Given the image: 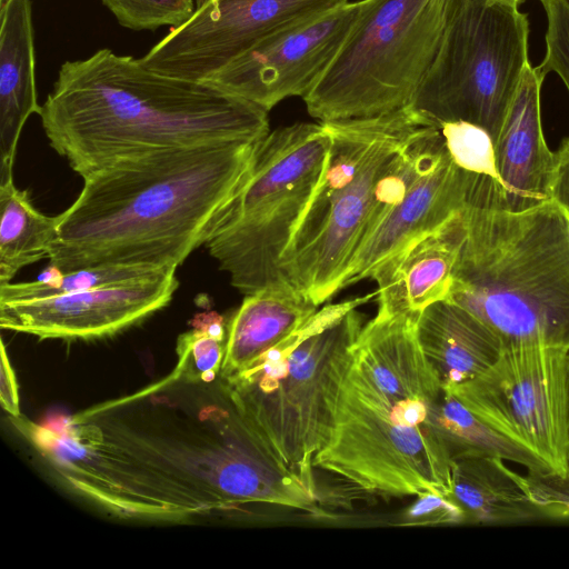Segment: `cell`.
Listing matches in <instances>:
<instances>
[{"mask_svg": "<svg viewBox=\"0 0 569 569\" xmlns=\"http://www.w3.org/2000/svg\"><path fill=\"white\" fill-rule=\"evenodd\" d=\"M528 40L516 0H446L436 56L409 107L439 126L477 124L495 143L530 62Z\"/></svg>", "mask_w": 569, "mask_h": 569, "instance_id": "9c48e42d", "label": "cell"}, {"mask_svg": "<svg viewBox=\"0 0 569 569\" xmlns=\"http://www.w3.org/2000/svg\"><path fill=\"white\" fill-rule=\"evenodd\" d=\"M123 28L141 31L177 28L196 10L194 0H100Z\"/></svg>", "mask_w": 569, "mask_h": 569, "instance_id": "484cf974", "label": "cell"}, {"mask_svg": "<svg viewBox=\"0 0 569 569\" xmlns=\"http://www.w3.org/2000/svg\"><path fill=\"white\" fill-rule=\"evenodd\" d=\"M350 0H208L142 58L161 74L206 81L257 46Z\"/></svg>", "mask_w": 569, "mask_h": 569, "instance_id": "7c38bea8", "label": "cell"}, {"mask_svg": "<svg viewBox=\"0 0 569 569\" xmlns=\"http://www.w3.org/2000/svg\"><path fill=\"white\" fill-rule=\"evenodd\" d=\"M440 130L453 162L468 172L492 179L498 184L499 194L495 143L489 132L466 121L443 122Z\"/></svg>", "mask_w": 569, "mask_h": 569, "instance_id": "d4e9b609", "label": "cell"}, {"mask_svg": "<svg viewBox=\"0 0 569 569\" xmlns=\"http://www.w3.org/2000/svg\"><path fill=\"white\" fill-rule=\"evenodd\" d=\"M9 419L57 481L118 518L209 522L252 505L326 516L319 495L259 441L220 373L202 379L176 365L60 426Z\"/></svg>", "mask_w": 569, "mask_h": 569, "instance_id": "6da1fadb", "label": "cell"}, {"mask_svg": "<svg viewBox=\"0 0 569 569\" xmlns=\"http://www.w3.org/2000/svg\"><path fill=\"white\" fill-rule=\"evenodd\" d=\"M0 401L2 409L8 412L9 417H18L21 415L18 383L3 342H1Z\"/></svg>", "mask_w": 569, "mask_h": 569, "instance_id": "4dcf8cb0", "label": "cell"}, {"mask_svg": "<svg viewBox=\"0 0 569 569\" xmlns=\"http://www.w3.org/2000/svg\"><path fill=\"white\" fill-rule=\"evenodd\" d=\"M518 3L522 2L523 0H516Z\"/></svg>", "mask_w": 569, "mask_h": 569, "instance_id": "836d02e7", "label": "cell"}, {"mask_svg": "<svg viewBox=\"0 0 569 569\" xmlns=\"http://www.w3.org/2000/svg\"><path fill=\"white\" fill-rule=\"evenodd\" d=\"M447 300L502 345L569 348V216L550 200L526 210L467 200Z\"/></svg>", "mask_w": 569, "mask_h": 569, "instance_id": "5b68a950", "label": "cell"}, {"mask_svg": "<svg viewBox=\"0 0 569 569\" xmlns=\"http://www.w3.org/2000/svg\"><path fill=\"white\" fill-rule=\"evenodd\" d=\"M376 0H358L270 39L234 59L209 81L268 112L307 96Z\"/></svg>", "mask_w": 569, "mask_h": 569, "instance_id": "4fadbf2b", "label": "cell"}, {"mask_svg": "<svg viewBox=\"0 0 569 569\" xmlns=\"http://www.w3.org/2000/svg\"><path fill=\"white\" fill-rule=\"evenodd\" d=\"M568 349L506 345L485 371L447 390L550 471L565 475Z\"/></svg>", "mask_w": 569, "mask_h": 569, "instance_id": "8fae6325", "label": "cell"}, {"mask_svg": "<svg viewBox=\"0 0 569 569\" xmlns=\"http://www.w3.org/2000/svg\"><path fill=\"white\" fill-rule=\"evenodd\" d=\"M428 118L403 109L323 123L330 146L313 193L280 259L284 279L318 307L340 291L385 178Z\"/></svg>", "mask_w": 569, "mask_h": 569, "instance_id": "52a82bcc", "label": "cell"}, {"mask_svg": "<svg viewBox=\"0 0 569 569\" xmlns=\"http://www.w3.org/2000/svg\"><path fill=\"white\" fill-rule=\"evenodd\" d=\"M547 18L546 52L537 66L547 76L557 73L569 92V0H539Z\"/></svg>", "mask_w": 569, "mask_h": 569, "instance_id": "4316f807", "label": "cell"}, {"mask_svg": "<svg viewBox=\"0 0 569 569\" xmlns=\"http://www.w3.org/2000/svg\"><path fill=\"white\" fill-rule=\"evenodd\" d=\"M0 284L8 283L26 266L48 258L60 214L49 217L36 209L12 172L0 174Z\"/></svg>", "mask_w": 569, "mask_h": 569, "instance_id": "7402d4cb", "label": "cell"}, {"mask_svg": "<svg viewBox=\"0 0 569 569\" xmlns=\"http://www.w3.org/2000/svg\"><path fill=\"white\" fill-rule=\"evenodd\" d=\"M176 271L122 284L0 302V327L39 339L112 336L170 302L179 287Z\"/></svg>", "mask_w": 569, "mask_h": 569, "instance_id": "9a60e30c", "label": "cell"}, {"mask_svg": "<svg viewBox=\"0 0 569 569\" xmlns=\"http://www.w3.org/2000/svg\"><path fill=\"white\" fill-rule=\"evenodd\" d=\"M566 465L569 472V349L567 355V445H566Z\"/></svg>", "mask_w": 569, "mask_h": 569, "instance_id": "1f68e13d", "label": "cell"}, {"mask_svg": "<svg viewBox=\"0 0 569 569\" xmlns=\"http://www.w3.org/2000/svg\"><path fill=\"white\" fill-rule=\"evenodd\" d=\"M463 232L460 211L383 262L371 277L378 283L377 315H420L446 300Z\"/></svg>", "mask_w": 569, "mask_h": 569, "instance_id": "e0dca14e", "label": "cell"}, {"mask_svg": "<svg viewBox=\"0 0 569 569\" xmlns=\"http://www.w3.org/2000/svg\"><path fill=\"white\" fill-rule=\"evenodd\" d=\"M193 329L177 342V365L188 375L202 379L219 376L224 355L227 327L216 311L202 312L192 319Z\"/></svg>", "mask_w": 569, "mask_h": 569, "instance_id": "cb8c5ba5", "label": "cell"}, {"mask_svg": "<svg viewBox=\"0 0 569 569\" xmlns=\"http://www.w3.org/2000/svg\"><path fill=\"white\" fill-rule=\"evenodd\" d=\"M418 318L365 323L315 469L382 497H451L452 460L436 428L443 388L419 345Z\"/></svg>", "mask_w": 569, "mask_h": 569, "instance_id": "277c9868", "label": "cell"}, {"mask_svg": "<svg viewBox=\"0 0 569 569\" xmlns=\"http://www.w3.org/2000/svg\"><path fill=\"white\" fill-rule=\"evenodd\" d=\"M417 337L443 389L480 375L498 359L503 347L486 323L447 299L420 313Z\"/></svg>", "mask_w": 569, "mask_h": 569, "instance_id": "d6986e66", "label": "cell"}, {"mask_svg": "<svg viewBox=\"0 0 569 569\" xmlns=\"http://www.w3.org/2000/svg\"><path fill=\"white\" fill-rule=\"evenodd\" d=\"M260 140L163 149L88 172L60 213L50 263L64 273L102 264L178 268L220 230Z\"/></svg>", "mask_w": 569, "mask_h": 569, "instance_id": "7a4b0ae2", "label": "cell"}, {"mask_svg": "<svg viewBox=\"0 0 569 569\" xmlns=\"http://www.w3.org/2000/svg\"><path fill=\"white\" fill-rule=\"evenodd\" d=\"M466 521V512L451 497L435 491L417 495L400 518L402 526L459 525Z\"/></svg>", "mask_w": 569, "mask_h": 569, "instance_id": "83f0119b", "label": "cell"}, {"mask_svg": "<svg viewBox=\"0 0 569 569\" xmlns=\"http://www.w3.org/2000/svg\"><path fill=\"white\" fill-rule=\"evenodd\" d=\"M472 178V172L451 159L440 126L429 123L419 138L415 169L403 193L389 200L371 224L347 268L340 290L371 278L389 258L460 212Z\"/></svg>", "mask_w": 569, "mask_h": 569, "instance_id": "5bb4252c", "label": "cell"}, {"mask_svg": "<svg viewBox=\"0 0 569 569\" xmlns=\"http://www.w3.org/2000/svg\"><path fill=\"white\" fill-rule=\"evenodd\" d=\"M194 1H196V7H199L202 3L207 2L208 0H194Z\"/></svg>", "mask_w": 569, "mask_h": 569, "instance_id": "d6a6232c", "label": "cell"}, {"mask_svg": "<svg viewBox=\"0 0 569 569\" xmlns=\"http://www.w3.org/2000/svg\"><path fill=\"white\" fill-rule=\"evenodd\" d=\"M436 428L451 460L490 456L519 463L530 472L550 471L530 451L482 422L447 389L438 401Z\"/></svg>", "mask_w": 569, "mask_h": 569, "instance_id": "603a6c76", "label": "cell"}, {"mask_svg": "<svg viewBox=\"0 0 569 569\" xmlns=\"http://www.w3.org/2000/svg\"><path fill=\"white\" fill-rule=\"evenodd\" d=\"M451 498L463 509L467 521L483 525L522 523L543 517L532 500L525 476L490 456L452 460Z\"/></svg>", "mask_w": 569, "mask_h": 569, "instance_id": "44dd1931", "label": "cell"}, {"mask_svg": "<svg viewBox=\"0 0 569 569\" xmlns=\"http://www.w3.org/2000/svg\"><path fill=\"white\" fill-rule=\"evenodd\" d=\"M50 146L81 177L119 158L258 141L268 111L209 81L170 77L102 48L64 61L39 113Z\"/></svg>", "mask_w": 569, "mask_h": 569, "instance_id": "3957f363", "label": "cell"}, {"mask_svg": "<svg viewBox=\"0 0 569 569\" xmlns=\"http://www.w3.org/2000/svg\"><path fill=\"white\" fill-rule=\"evenodd\" d=\"M545 77L537 66H526L496 139V209L519 211L552 200L555 153L546 143L540 114Z\"/></svg>", "mask_w": 569, "mask_h": 569, "instance_id": "2e32d148", "label": "cell"}, {"mask_svg": "<svg viewBox=\"0 0 569 569\" xmlns=\"http://www.w3.org/2000/svg\"><path fill=\"white\" fill-rule=\"evenodd\" d=\"M318 306L293 288L247 295L227 325L220 376L229 378L306 323Z\"/></svg>", "mask_w": 569, "mask_h": 569, "instance_id": "ffe728a7", "label": "cell"}, {"mask_svg": "<svg viewBox=\"0 0 569 569\" xmlns=\"http://www.w3.org/2000/svg\"><path fill=\"white\" fill-rule=\"evenodd\" d=\"M329 146L321 122L277 128L258 142L247 180L207 243L244 296L293 288L280 270V259L313 193Z\"/></svg>", "mask_w": 569, "mask_h": 569, "instance_id": "ba28073f", "label": "cell"}, {"mask_svg": "<svg viewBox=\"0 0 569 569\" xmlns=\"http://www.w3.org/2000/svg\"><path fill=\"white\" fill-rule=\"evenodd\" d=\"M446 0H376L302 99L320 122L409 107L439 46Z\"/></svg>", "mask_w": 569, "mask_h": 569, "instance_id": "30bf717a", "label": "cell"}, {"mask_svg": "<svg viewBox=\"0 0 569 569\" xmlns=\"http://www.w3.org/2000/svg\"><path fill=\"white\" fill-rule=\"evenodd\" d=\"M31 0H0V174L12 172L24 123L40 113Z\"/></svg>", "mask_w": 569, "mask_h": 569, "instance_id": "ac0fdd59", "label": "cell"}, {"mask_svg": "<svg viewBox=\"0 0 569 569\" xmlns=\"http://www.w3.org/2000/svg\"><path fill=\"white\" fill-rule=\"evenodd\" d=\"M551 199L561 206L569 216V137L555 152Z\"/></svg>", "mask_w": 569, "mask_h": 569, "instance_id": "f546056e", "label": "cell"}, {"mask_svg": "<svg viewBox=\"0 0 569 569\" xmlns=\"http://www.w3.org/2000/svg\"><path fill=\"white\" fill-rule=\"evenodd\" d=\"M375 293L319 309L242 371L223 378L273 459L318 493L313 460L326 443L345 373Z\"/></svg>", "mask_w": 569, "mask_h": 569, "instance_id": "8992f818", "label": "cell"}, {"mask_svg": "<svg viewBox=\"0 0 569 569\" xmlns=\"http://www.w3.org/2000/svg\"><path fill=\"white\" fill-rule=\"evenodd\" d=\"M525 479L532 500L543 516L569 517V472L528 471Z\"/></svg>", "mask_w": 569, "mask_h": 569, "instance_id": "f1b7e54d", "label": "cell"}]
</instances>
